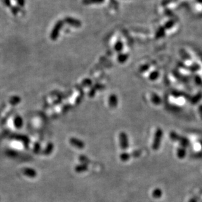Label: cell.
Wrapping results in <instances>:
<instances>
[{
	"label": "cell",
	"mask_w": 202,
	"mask_h": 202,
	"mask_svg": "<svg viewBox=\"0 0 202 202\" xmlns=\"http://www.w3.org/2000/svg\"><path fill=\"white\" fill-rule=\"evenodd\" d=\"M163 136V131L161 128H158L156 131L154 141L152 143V149L155 151H157L160 147L161 140Z\"/></svg>",
	"instance_id": "6da1fadb"
},
{
	"label": "cell",
	"mask_w": 202,
	"mask_h": 202,
	"mask_svg": "<svg viewBox=\"0 0 202 202\" xmlns=\"http://www.w3.org/2000/svg\"><path fill=\"white\" fill-rule=\"evenodd\" d=\"M64 23H63V21H58L56 24H55V27H53V30L51 31V39L53 41H55L57 40V39L58 38V35L60 34V32L62 28H63V26Z\"/></svg>",
	"instance_id": "7a4b0ae2"
},
{
	"label": "cell",
	"mask_w": 202,
	"mask_h": 202,
	"mask_svg": "<svg viewBox=\"0 0 202 202\" xmlns=\"http://www.w3.org/2000/svg\"><path fill=\"white\" fill-rule=\"evenodd\" d=\"M119 142L120 147L123 150H126L129 148V142L128 136L125 132H121L119 135Z\"/></svg>",
	"instance_id": "3957f363"
},
{
	"label": "cell",
	"mask_w": 202,
	"mask_h": 202,
	"mask_svg": "<svg viewBox=\"0 0 202 202\" xmlns=\"http://www.w3.org/2000/svg\"><path fill=\"white\" fill-rule=\"evenodd\" d=\"M69 142L70 144L74 146V147L78 148V149H83L85 147V143L80 139H78L76 137H72Z\"/></svg>",
	"instance_id": "277c9868"
},
{
	"label": "cell",
	"mask_w": 202,
	"mask_h": 202,
	"mask_svg": "<svg viewBox=\"0 0 202 202\" xmlns=\"http://www.w3.org/2000/svg\"><path fill=\"white\" fill-rule=\"evenodd\" d=\"M64 22H66V24L72 26V27H74L78 28L81 26V22L79 20H77V19L76 18H73L72 17H66L64 19Z\"/></svg>",
	"instance_id": "5b68a950"
},
{
	"label": "cell",
	"mask_w": 202,
	"mask_h": 202,
	"mask_svg": "<svg viewBox=\"0 0 202 202\" xmlns=\"http://www.w3.org/2000/svg\"><path fill=\"white\" fill-rule=\"evenodd\" d=\"M108 104L110 108H115L118 105V99L115 94H110L108 99Z\"/></svg>",
	"instance_id": "8992f818"
},
{
	"label": "cell",
	"mask_w": 202,
	"mask_h": 202,
	"mask_svg": "<svg viewBox=\"0 0 202 202\" xmlns=\"http://www.w3.org/2000/svg\"><path fill=\"white\" fill-rule=\"evenodd\" d=\"M151 100L154 105L158 106L161 103V99L156 93H152L151 94Z\"/></svg>",
	"instance_id": "52a82bcc"
},
{
	"label": "cell",
	"mask_w": 202,
	"mask_h": 202,
	"mask_svg": "<svg viewBox=\"0 0 202 202\" xmlns=\"http://www.w3.org/2000/svg\"><path fill=\"white\" fill-rule=\"evenodd\" d=\"M186 155H187V151H186L185 148L181 146V147L178 148L177 149V157L179 159H183V158H184Z\"/></svg>",
	"instance_id": "ba28073f"
},
{
	"label": "cell",
	"mask_w": 202,
	"mask_h": 202,
	"mask_svg": "<svg viewBox=\"0 0 202 202\" xmlns=\"http://www.w3.org/2000/svg\"><path fill=\"white\" fill-rule=\"evenodd\" d=\"M104 1L105 0H83L82 3L84 5H91L102 4Z\"/></svg>",
	"instance_id": "9c48e42d"
},
{
	"label": "cell",
	"mask_w": 202,
	"mask_h": 202,
	"mask_svg": "<svg viewBox=\"0 0 202 202\" xmlns=\"http://www.w3.org/2000/svg\"><path fill=\"white\" fill-rule=\"evenodd\" d=\"M88 169V166L87 164H80V165H77L76 167H75V170L76 171L78 172V173H81V172H83V171H86Z\"/></svg>",
	"instance_id": "30bf717a"
},
{
	"label": "cell",
	"mask_w": 202,
	"mask_h": 202,
	"mask_svg": "<svg viewBox=\"0 0 202 202\" xmlns=\"http://www.w3.org/2000/svg\"><path fill=\"white\" fill-rule=\"evenodd\" d=\"M119 158H120V159H121V161L125 162V161H128L130 159V158H131V155H130L129 153L125 152L122 153V154H120Z\"/></svg>",
	"instance_id": "8fae6325"
},
{
	"label": "cell",
	"mask_w": 202,
	"mask_h": 202,
	"mask_svg": "<svg viewBox=\"0 0 202 202\" xmlns=\"http://www.w3.org/2000/svg\"><path fill=\"white\" fill-rule=\"evenodd\" d=\"M178 141L181 142V144L182 147L186 148V147H187V146H189V141L187 138L182 137V136H180Z\"/></svg>",
	"instance_id": "7c38bea8"
},
{
	"label": "cell",
	"mask_w": 202,
	"mask_h": 202,
	"mask_svg": "<svg viewBox=\"0 0 202 202\" xmlns=\"http://www.w3.org/2000/svg\"><path fill=\"white\" fill-rule=\"evenodd\" d=\"M128 55L127 54H119L118 57V60L120 63H124L128 59Z\"/></svg>",
	"instance_id": "4fadbf2b"
},
{
	"label": "cell",
	"mask_w": 202,
	"mask_h": 202,
	"mask_svg": "<svg viewBox=\"0 0 202 202\" xmlns=\"http://www.w3.org/2000/svg\"><path fill=\"white\" fill-rule=\"evenodd\" d=\"M159 76V74L158 71H154L150 73L149 76V79L152 81H154L157 80Z\"/></svg>",
	"instance_id": "5bb4252c"
},
{
	"label": "cell",
	"mask_w": 202,
	"mask_h": 202,
	"mask_svg": "<svg viewBox=\"0 0 202 202\" xmlns=\"http://www.w3.org/2000/svg\"><path fill=\"white\" fill-rule=\"evenodd\" d=\"M165 28H159L157 33H156V38H160L164 36L165 35Z\"/></svg>",
	"instance_id": "9a60e30c"
},
{
	"label": "cell",
	"mask_w": 202,
	"mask_h": 202,
	"mask_svg": "<svg viewBox=\"0 0 202 202\" xmlns=\"http://www.w3.org/2000/svg\"><path fill=\"white\" fill-rule=\"evenodd\" d=\"M169 136H170V138L172 141H178L179 138H180V136H178L177 133L174 131H172L170 133Z\"/></svg>",
	"instance_id": "2e32d148"
},
{
	"label": "cell",
	"mask_w": 202,
	"mask_h": 202,
	"mask_svg": "<svg viewBox=\"0 0 202 202\" xmlns=\"http://www.w3.org/2000/svg\"><path fill=\"white\" fill-rule=\"evenodd\" d=\"M123 49V43L121 41H118L115 45V50L117 52H120Z\"/></svg>",
	"instance_id": "e0dca14e"
},
{
	"label": "cell",
	"mask_w": 202,
	"mask_h": 202,
	"mask_svg": "<svg viewBox=\"0 0 202 202\" xmlns=\"http://www.w3.org/2000/svg\"><path fill=\"white\" fill-rule=\"evenodd\" d=\"M11 11L12 12V14L15 15V16H17L18 13L19 12V8L17 7H14V6H11L10 7Z\"/></svg>",
	"instance_id": "ac0fdd59"
},
{
	"label": "cell",
	"mask_w": 202,
	"mask_h": 202,
	"mask_svg": "<svg viewBox=\"0 0 202 202\" xmlns=\"http://www.w3.org/2000/svg\"><path fill=\"white\" fill-rule=\"evenodd\" d=\"M2 2L5 7H7L9 8L11 7V0H2Z\"/></svg>",
	"instance_id": "d6986e66"
},
{
	"label": "cell",
	"mask_w": 202,
	"mask_h": 202,
	"mask_svg": "<svg viewBox=\"0 0 202 202\" xmlns=\"http://www.w3.org/2000/svg\"><path fill=\"white\" fill-rule=\"evenodd\" d=\"M149 67H150L149 65L148 64L143 65V66H141V68H140V72H146L148 69Z\"/></svg>",
	"instance_id": "ffe728a7"
},
{
	"label": "cell",
	"mask_w": 202,
	"mask_h": 202,
	"mask_svg": "<svg viewBox=\"0 0 202 202\" xmlns=\"http://www.w3.org/2000/svg\"><path fill=\"white\" fill-rule=\"evenodd\" d=\"M16 1H17V4L20 6V7H23L26 4V1L25 0H15Z\"/></svg>",
	"instance_id": "44dd1931"
},
{
	"label": "cell",
	"mask_w": 202,
	"mask_h": 202,
	"mask_svg": "<svg viewBox=\"0 0 202 202\" xmlns=\"http://www.w3.org/2000/svg\"><path fill=\"white\" fill-rule=\"evenodd\" d=\"M92 83V81H91V80L89 79H86V80H84L82 82V84L84 85V86H90Z\"/></svg>",
	"instance_id": "7402d4cb"
},
{
	"label": "cell",
	"mask_w": 202,
	"mask_h": 202,
	"mask_svg": "<svg viewBox=\"0 0 202 202\" xmlns=\"http://www.w3.org/2000/svg\"><path fill=\"white\" fill-rule=\"evenodd\" d=\"M141 154V151L136 150V151H135L133 153H132V156H133V157H135V158H137L139 157V156H140Z\"/></svg>",
	"instance_id": "603a6c76"
},
{
	"label": "cell",
	"mask_w": 202,
	"mask_h": 202,
	"mask_svg": "<svg viewBox=\"0 0 202 202\" xmlns=\"http://www.w3.org/2000/svg\"><path fill=\"white\" fill-rule=\"evenodd\" d=\"M173 24H174L173 22V21H169V22H167V24H165V27L166 28H171L173 27Z\"/></svg>",
	"instance_id": "cb8c5ba5"
},
{
	"label": "cell",
	"mask_w": 202,
	"mask_h": 202,
	"mask_svg": "<svg viewBox=\"0 0 202 202\" xmlns=\"http://www.w3.org/2000/svg\"><path fill=\"white\" fill-rule=\"evenodd\" d=\"M198 112H199V114H200V115L201 118V119H202V105L199 106Z\"/></svg>",
	"instance_id": "d4e9b609"
},
{
	"label": "cell",
	"mask_w": 202,
	"mask_h": 202,
	"mask_svg": "<svg viewBox=\"0 0 202 202\" xmlns=\"http://www.w3.org/2000/svg\"><path fill=\"white\" fill-rule=\"evenodd\" d=\"M196 1L198 3H199V4H202V0H196Z\"/></svg>",
	"instance_id": "484cf974"
}]
</instances>
